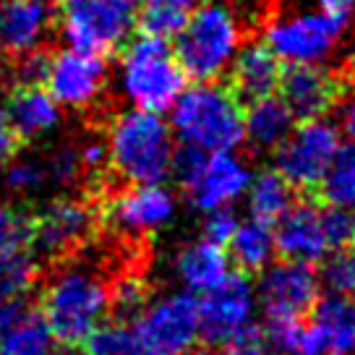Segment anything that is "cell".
<instances>
[{
    "label": "cell",
    "mask_w": 355,
    "mask_h": 355,
    "mask_svg": "<svg viewBox=\"0 0 355 355\" xmlns=\"http://www.w3.org/2000/svg\"><path fill=\"white\" fill-rule=\"evenodd\" d=\"M170 131L180 144L204 152H233L243 144V105L222 78L196 81L170 105Z\"/></svg>",
    "instance_id": "cell-1"
},
{
    "label": "cell",
    "mask_w": 355,
    "mask_h": 355,
    "mask_svg": "<svg viewBox=\"0 0 355 355\" xmlns=\"http://www.w3.org/2000/svg\"><path fill=\"white\" fill-rule=\"evenodd\" d=\"M107 162L125 183H162L170 178L175 152L173 131L159 112L123 110L107 123Z\"/></svg>",
    "instance_id": "cell-2"
},
{
    "label": "cell",
    "mask_w": 355,
    "mask_h": 355,
    "mask_svg": "<svg viewBox=\"0 0 355 355\" xmlns=\"http://www.w3.org/2000/svg\"><path fill=\"white\" fill-rule=\"evenodd\" d=\"M37 309L60 347L78 350L110 311V290L89 269H63L40 290Z\"/></svg>",
    "instance_id": "cell-3"
},
{
    "label": "cell",
    "mask_w": 355,
    "mask_h": 355,
    "mask_svg": "<svg viewBox=\"0 0 355 355\" xmlns=\"http://www.w3.org/2000/svg\"><path fill=\"white\" fill-rule=\"evenodd\" d=\"M118 84L133 107L165 112L186 87V73L167 47V40L141 34L121 53Z\"/></svg>",
    "instance_id": "cell-4"
},
{
    "label": "cell",
    "mask_w": 355,
    "mask_h": 355,
    "mask_svg": "<svg viewBox=\"0 0 355 355\" xmlns=\"http://www.w3.org/2000/svg\"><path fill=\"white\" fill-rule=\"evenodd\" d=\"M175 60L186 78H220L241 42V21L225 3H201L189 24L175 34Z\"/></svg>",
    "instance_id": "cell-5"
},
{
    "label": "cell",
    "mask_w": 355,
    "mask_h": 355,
    "mask_svg": "<svg viewBox=\"0 0 355 355\" xmlns=\"http://www.w3.org/2000/svg\"><path fill=\"white\" fill-rule=\"evenodd\" d=\"M58 26L68 47L107 55L125 44L136 13L131 0H63Z\"/></svg>",
    "instance_id": "cell-6"
},
{
    "label": "cell",
    "mask_w": 355,
    "mask_h": 355,
    "mask_svg": "<svg viewBox=\"0 0 355 355\" xmlns=\"http://www.w3.org/2000/svg\"><path fill=\"white\" fill-rule=\"evenodd\" d=\"M144 355H186L199 343V298L183 290L149 303L131 322Z\"/></svg>",
    "instance_id": "cell-7"
},
{
    "label": "cell",
    "mask_w": 355,
    "mask_h": 355,
    "mask_svg": "<svg viewBox=\"0 0 355 355\" xmlns=\"http://www.w3.org/2000/svg\"><path fill=\"white\" fill-rule=\"evenodd\" d=\"M343 146L340 131L324 118L300 121L275 149V170L298 191H316Z\"/></svg>",
    "instance_id": "cell-8"
},
{
    "label": "cell",
    "mask_w": 355,
    "mask_h": 355,
    "mask_svg": "<svg viewBox=\"0 0 355 355\" xmlns=\"http://www.w3.org/2000/svg\"><path fill=\"white\" fill-rule=\"evenodd\" d=\"M100 209L81 199H53L32 211V251L60 261L81 251L100 227Z\"/></svg>",
    "instance_id": "cell-9"
},
{
    "label": "cell",
    "mask_w": 355,
    "mask_h": 355,
    "mask_svg": "<svg viewBox=\"0 0 355 355\" xmlns=\"http://www.w3.org/2000/svg\"><path fill=\"white\" fill-rule=\"evenodd\" d=\"M107 63L102 55L66 47L47 60L42 87L55 97L60 107L84 110L102 97L107 87Z\"/></svg>",
    "instance_id": "cell-10"
},
{
    "label": "cell",
    "mask_w": 355,
    "mask_h": 355,
    "mask_svg": "<svg viewBox=\"0 0 355 355\" xmlns=\"http://www.w3.org/2000/svg\"><path fill=\"white\" fill-rule=\"evenodd\" d=\"M259 275L256 303L266 316H303L322 295V277L306 261H272Z\"/></svg>",
    "instance_id": "cell-11"
},
{
    "label": "cell",
    "mask_w": 355,
    "mask_h": 355,
    "mask_svg": "<svg viewBox=\"0 0 355 355\" xmlns=\"http://www.w3.org/2000/svg\"><path fill=\"white\" fill-rule=\"evenodd\" d=\"M100 222L131 235H152L175 217V196L162 183H136L97 204Z\"/></svg>",
    "instance_id": "cell-12"
},
{
    "label": "cell",
    "mask_w": 355,
    "mask_h": 355,
    "mask_svg": "<svg viewBox=\"0 0 355 355\" xmlns=\"http://www.w3.org/2000/svg\"><path fill=\"white\" fill-rule=\"evenodd\" d=\"M256 290L248 275H227L199 300V337L211 345H225L245 324L254 322Z\"/></svg>",
    "instance_id": "cell-13"
},
{
    "label": "cell",
    "mask_w": 355,
    "mask_h": 355,
    "mask_svg": "<svg viewBox=\"0 0 355 355\" xmlns=\"http://www.w3.org/2000/svg\"><path fill=\"white\" fill-rule=\"evenodd\" d=\"M266 21V44L288 63H313L329 53L343 26L332 21L327 13L288 16L269 13Z\"/></svg>",
    "instance_id": "cell-14"
},
{
    "label": "cell",
    "mask_w": 355,
    "mask_h": 355,
    "mask_svg": "<svg viewBox=\"0 0 355 355\" xmlns=\"http://www.w3.org/2000/svg\"><path fill=\"white\" fill-rule=\"evenodd\" d=\"M345 81L340 73L313 63H288L279 73V100L288 105L295 121L324 118L343 97Z\"/></svg>",
    "instance_id": "cell-15"
},
{
    "label": "cell",
    "mask_w": 355,
    "mask_h": 355,
    "mask_svg": "<svg viewBox=\"0 0 355 355\" xmlns=\"http://www.w3.org/2000/svg\"><path fill=\"white\" fill-rule=\"evenodd\" d=\"M251 167L245 165L243 157L233 152H207V159L201 165L199 175L191 180L186 189L189 201L199 211L233 207L238 199L245 196V189L251 183Z\"/></svg>",
    "instance_id": "cell-16"
},
{
    "label": "cell",
    "mask_w": 355,
    "mask_h": 355,
    "mask_svg": "<svg viewBox=\"0 0 355 355\" xmlns=\"http://www.w3.org/2000/svg\"><path fill=\"white\" fill-rule=\"evenodd\" d=\"M272 230H275L277 254L282 259L316 264L332 251L324 230V211L309 201L303 204L293 201L288 211L272 225Z\"/></svg>",
    "instance_id": "cell-17"
},
{
    "label": "cell",
    "mask_w": 355,
    "mask_h": 355,
    "mask_svg": "<svg viewBox=\"0 0 355 355\" xmlns=\"http://www.w3.org/2000/svg\"><path fill=\"white\" fill-rule=\"evenodd\" d=\"M53 26L50 0H0V55L21 58L40 50Z\"/></svg>",
    "instance_id": "cell-18"
},
{
    "label": "cell",
    "mask_w": 355,
    "mask_h": 355,
    "mask_svg": "<svg viewBox=\"0 0 355 355\" xmlns=\"http://www.w3.org/2000/svg\"><path fill=\"white\" fill-rule=\"evenodd\" d=\"M279 73H282V58L266 42H251L238 53L233 68L222 78L233 92L241 105L256 102L277 92Z\"/></svg>",
    "instance_id": "cell-19"
},
{
    "label": "cell",
    "mask_w": 355,
    "mask_h": 355,
    "mask_svg": "<svg viewBox=\"0 0 355 355\" xmlns=\"http://www.w3.org/2000/svg\"><path fill=\"white\" fill-rule=\"evenodd\" d=\"M3 112L8 115L21 141L47 136L60 123V105L42 84H16Z\"/></svg>",
    "instance_id": "cell-20"
},
{
    "label": "cell",
    "mask_w": 355,
    "mask_h": 355,
    "mask_svg": "<svg viewBox=\"0 0 355 355\" xmlns=\"http://www.w3.org/2000/svg\"><path fill=\"white\" fill-rule=\"evenodd\" d=\"M230 272L233 269H230V256L225 251V245L211 243L207 238L183 245L175 256L178 279L193 295H204L214 290L227 279Z\"/></svg>",
    "instance_id": "cell-21"
},
{
    "label": "cell",
    "mask_w": 355,
    "mask_h": 355,
    "mask_svg": "<svg viewBox=\"0 0 355 355\" xmlns=\"http://www.w3.org/2000/svg\"><path fill=\"white\" fill-rule=\"evenodd\" d=\"M311 324L322 337L324 355H355V298L319 295L311 309Z\"/></svg>",
    "instance_id": "cell-22"
},
{
    "label": "cell",
    "mask_w": 355,
    "mask_h": 355,
    "mask_svg": "<svg viewBox=\"0 0 355 355\" xmlns=\"http://www.w3.org/2000/svg\"><path fill=\"white\" fill-rule=\"evenodd\" d=\"M293 112L275 94L248 102L243 107V139H248V144L259 152H275L293 131Z\"/></svg>",
    "instance_id": "cell-23"
},
{
    "label": "cell",
    "mask_w": 355,
    "mask_h": 355,
    "mask_svg": "<svg viewBox=\"0 0 355 355\" xmlns=\"http://www.w3.org/2000/svg\"><path fill=\"white\" fill-rule=\"evenodd\" d=\"M277 245H275V230L269 222L261 220H245L238 222L235 233L227 241V256L230 264L238 266L243 275H259L264 266L275 261Z\"/></svg>",
    "instance_id": "cell-24"
},
{
    "label": "cell",
    "mask_w": 355,
    "mask_h": 355,
    "mask_svg": "<svg viewBox=\"0 0 355 355\" xmlns=\"http://www.w3.org/2000/svg\"><path fill=\"white\" fill-rule=\"evenodd\" d=\"M55 347L50 324L37 306H29L0 337V355H50Z\"/></svg>",
    "instance_id": "cell-25"
},
{
    "label": "cell",
    "mask_w": 355,
    "mask_h": 355,
    "mask_svg": "<svg viewBox=\"0 0 355 355\" xmlns=\"http://www.w3.org/2000/svg\"><path fill=\"white\" fill-rule=\"evenodd\" d=\"M245 199H248V211L254 220L275 225L293 204V186L277 170H264L259 175H251Z\"/></svg>",
    "instance_id": "cell-26"
},
{
    "label": "cell",
    "mask_w": 355,
    "mask_h": 355,
    "mask_svg": "<svg viewBox=\"0 0 355 355\" xmlns=\"http://www.w3.org/2000/svg\"><path fill=\"white\" fill-rule=\"evenodd\" d=\"M141 3L144 6L136 16L141 34L170 40L189 24L204 0H141Z\"/></svg>",
    "instance_id": "cell-27"
},
{
    "label": "cell",
    "mask_w": 355,
    "mask_h": 355,
    "mask_svg": "<svg viewBox=\"0 0 355 355\" xmlns=\"http://www.w3.org/2000/svg\"><path fill=\"white\" fill-rule=\"evenodd\" d=\"M316 191L322 193L327 207L355 209V141L337 149L332 165Z\"/></svg>",
    "instance_id": "cell-28"
},
{
    "label": "cell",
    "mask_w": 355,
    "mask_h": 355,
    "mask_svg": "<svg viewBox=\"0 0 355 355\" xmlns=\"http://www.w3.org/2000/svg\"><path fill=\"white\" fill-rule=\"evenodd\" d=\"M26 251H32V211L0 204V275Z\"/></svg>",
    "instance_id": "cell-29"
},
{
    "label": "cell",
    "mask_w": 355,
    "mask_h": 355,
    "mask_svg": "<svg viewBox=\"0 0 355 355\" xmlns=\"http://www.w3.org/2000/svg\"><path fill=\"white\" fill-rule=\"evenodd\" d=\"M81 355H144L136 343L131 324L102 322L78 347Z\"/></svg>",
    "instance_id": "cell-30"
},
{
    "label": "cell",
    "mask_w": 355,
    "mask_h": 355,
    "mask_svg": "<svg viewBox=\"0 0 355 355\" xmlns=\"http://www.w3.org/2000/svg\"><path fill=\"white\" fill-rule=\"evenodd\" d=\"M110 290V313L112 322L131 324L141 311L149 306V288L139 275H123Z\"/></svg>",
    "instance_id": "cell-31"
},
{
    "label": "cell",
    "mask_w": 355,
    "mask_h": 355,
    "mask_svg": "<svg viewBox=\"0 0 355 355\" xmlns=\"http://www.w3.org/2000/svg\"><path fill=\"white\" fill-rule=\"evenodd\" d=\"M306 327L300 316H266L264 340L266 347L277 355H300L306 343Z\"/></svg>",
    "instance_id": "cell-32"
},
{
    "label": "cell",
    "mask_w": 355,
    "mask_h": 355,
    "mask_svg": "<svg viewBox=\"0 0 355 355\" xmlns=\"http://www.w3.org/2000/svg\"><path fill=\"white\" fill-rule=\"evenodd\" d=\"M319 277L329 288V293L355 298V245L337 248V254L327 259L324 272Z\"/></svg>",
    "instance_id": "cell-33"
},
{
    "label": "cell",
    "mask_w": 355,
    "mask_h": 355,
    "mask_svg": "<svg viewBox=\"0 0 355 355\" xmlns=\"http://www.w3.org/2000/svg\"><path fill=\"white\" fill-rule=\"evenodd\" d=\"M6 170V186L16 193H32L47 183L44 159H11Z\"/></svg>",
    "instance_id": "cell-34"
},
{
    "label": "cell",
    "mask_w": 355,
    "mask_h": 355,
    "mask_svg": "<svg viewBox=\"0 0 355 355\" xmlns=\"http://www.w3.org/2000/svg\"><path fill=\"white\" fill-rule=\"evenodd\" d=\"M47 170V183L55 186H71L81 178V162H78V146L63 144L58 146L53 155L44 159Z\"/></svg>",
    "instance_id": "cell-35"
},
{
    "label": "cell",
    "mask_w": 355,
    "mask_h": 355,
    "mask_svg": "<svg viewBox=\"0 0 355 355\" xmlns=\"http://www.w3.org/2000/svg\"><path fill=\"white\" fill-rule=\"evenodd\" d=\"M324 230L329 248H345L355 245V209H334L324 211Z\"/></svg>",
    "instance_id": "cell-36"
},
{
    "label": "cell",
    "mask_w": 355,
    "mask_h": 355,
    "mask_svg": "<svg viewBox=\"0 0 355 355\" xmlns=\"http://www.w3.org/2000/svg\"><path fill=\"white\" fill-rule=\"evenodd\" d=\"M225 353L222 355H266V340L264 329L259 324H245L241 332H235L225 345H220Z\"/></svg>",
    "instance_id": "cell-37"
},
{
    "label": "cell",
    "mask_w": 355,
    "mask_h": 355,
    "mask_svg": "<svg viewBox=\"0 0 355 355\" xmlns=\"http://www.w3.org/2000/svg\"><path fill=\"white\" fill-rule=\"evenodd\" d=\"M238 214H235L230 207H222V209H211L207 211V220H204V238L211 241V243L227 245L230 235L235 233L238 227Z\"/></svg>",
    "instance_id": "cell-38"
},
{
    "label": "cell",
    "mask_w": 355,
    "mask_h": 355,
    "mask_svg": "<svg viewBox=\"0 0 355 355\" xmlns=\"http://www.w3.org/2000/svg\"><path fill=\"white\" fill-rule=\"evenodd\" d=\"M78 162H81V175H102L107 162V146L100 139H89L78 146Z\"/></svg>",
    "instance_id": "cell-39"
},
{
    "label": "cell",
    "mask_w": 355,
    "mask_h": 355,
    "mask_svg": "<svg viewBox=\"0 0 355 355\" xmlns=\"http://www.w3.org/2000/svg\"><path fill=\"white\" fill-rule=\"evenodd\" d=\"M16 60H19V84H42L50 55H44L42 50H32Z\"/></svg>",
    "instance_id": "cell-40"
},
{
    "label": "cell",
    "mask_w": 355,
    "mask_h": 355,
    "mask_svg": "<svg viewBox=\"0 0 355 355\" xmlns=\"http://www.w3.org/2000/svg\"><path fill=\"white\" fill-rule=\"evenodd\" d=\"M19 149H21V136L11 125L8 115L0 110V170L8 165L11 159H16Z\"/></svg>",
    "instance_id": "cell-41"
},
{
    "label": "cell",
    "mask_w": 355,
    "mask_h": 355,
    "mask_svg": "<svg viewBox=\"0 0 355 355\" xmlns=\"http://www.w3.org/2000/svg\"><path fill=\"white\" fill-rule=\"evenodd\" d=\"M26 309H29L26 298H0V337L8 332V327H11Z\"/></svg>",
    "instance_id": "cell-42"
},
{
    "label": "cell",
    "mask_w": 355,
    "mask_h": 355,
    "mask_svg": "<svg viewBox=\"0 0 355 355\" xmlns=\"http://www.w3.org/2000/svg\"><path fill=\"white\" fill-rule=\"evenodd\" d=\"M322 11L345 29L355 11V0H322Z\"/></svg>",
    "instance_id": "cell-43"
},
{
    "label": "cell",
    "mask_w": 355,
    "mask_h": 355,
    "mask_svg": "<svg viewBox=\"0 0 355 355\" xmlns=\"http://www.w3.org/2000/svg\"><path fill=\"white\" fill-rule=\"evenodd\" d=\"M343 131L350 136V141H355V97L343 110Z\"/></svg>",
    "instance_id": "cell-44"
},
{
    "label": "cell",
    "mask_w": 355,
    "mask_h": 355,
    "mask_svg": "<svg viewBox=\"0 0 355 355\" xmlns=\"http://www.w3.org/2000/svg\"><path fill=\"white\" fill-rule=\"evenodd\" d=\"M186 355H220V353H214V350H196V347H193V350Z\"/></svg>",
    "instance_id": "cell-45"
},
{
    "label": "cell",
    "mask_w": 355,
    "mask_h": 355,
    "mask_svg": "<svg viewBox=\"0 0 355 355\" xmlns=\"http://www.w3.org/2000/svg\"><path fill=\"white\" fill-rule=\"evenodd\" d=\"M131 3H136V0H131Z\"/></svg>",
    "instance_id": "cell-46"
}]
</instances>
